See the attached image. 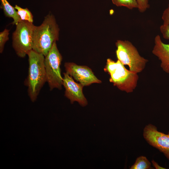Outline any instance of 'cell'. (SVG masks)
Segmentation results:
<instances>
[{"label":"cell","instance_id":"1","mask_svg":"<svg viewBox=\"0 0 169 169\" xmlns=\"http://www.w3.org/2000/svg\"><path fill=\"white\" fill-rule=\"evenodd\" d=\"M59 32L54 16L49 13L40 25L34 26L33 50L45 56L54 43L59 40Z\"/></svg>","mask_w":169,"mask_h":169},{"label":"cell","instance_id":"2","mask_svg":"<svg viewBox=\"0 0 169 169\" xmlns=\"http://www.w3.org/2000/svg\"><path fill=\"white\" fill-rule=\"evenodd\" d=\"M28 70L26 84L29 97L33 102L36 101L40 91L46 82L44 66L45 56L33 50L27 54Z\"/></svg>","mask_w":169,"mask_h":169},{"label":"cell","instance_id":"3","mask_svg":"<svg viewBox=\"0 0 169 169\" xmlns=\"http://www.w3.org/2000/svg\"><path fill=\"white\" fill-rule=\"evenodd\" d=\"M120 61L107 59L104 70L110 75L109 81L119 90L127 93L132 92L137 86L139 76L126 69Z\"/></svg>","mask_w":169,"mask_h":169},{"label":"cell","instance_id":"4","mask_svg":"<svg viewBox=\"0 0 169 169\" xmlns=\"http://www.w3.org/2000/svg\"><path fill=\"white\" fill-rule=\"evenodd\" d=\"M115 51L117 59L128 66L131 71L138 74L145 69L148 60L140 55L136 48L128 40H117Z\"/></svg>","mask_w":169,"mask_h":169},{"label":"cell","instance_id":"5","mask_svg":"<svg viewBox=\"0 0 169 169\" xmlns=\"http://www.w3.org/2000/svg\"><path fill=\"white\" fill-rule=\"evenodd\" d=\"M16 26L12 34V46L16 54L23 58L33 49L35 25L27 21H21Z\"/></svg>","mask_w":169,"mask_h":169},{"label":"cell","instance_id":"6","mask_svg":"<svg viewBox=\"0 0 169 169\" xmlns=\"http://www.w3.org/2000/svg\"><path fill=\"white\" fill-rule=\"evenodd\" d=\"M62 60V57L55 42L44 59L46 82L51 90L55 88L61 89L63 85L60 67Z\"/></svg>","mask_w":169,"mask_h":169},{"label":"cell","instance_id":"7","mask_svg":"<svg viewBox=\"0 0 169 169\" xmlns=\"http://www.w3.org/2000/svg\"><path fill=\"white\" fill-rule=\"evenodd\" d=\"M143 136L150 145L162 152L169 160V134L159 131L155 126L149 124L144 128Z\"/></svg>","mask_w":169,"mask_h":169},{"label":"cell","instance_id":"8","mask_svg":"<svg viewBox=\"0 0 169 169\" xmlns=\"http://www.w3.org/2000/svg\"><path fill=\"white\" fill-rule=\"evenodd\" d=\"M64 66L66 72L84 86L101 83L88 66L79 65L73 62H66Z\"/></svg>","mask_w":169,"mask_h":169},{"label":"cell","instance_id":"9","mask_svg":"<svg viewBox=\"0 0 169 169\" xmlns=\"http://www.w3.org/2000/svg\"><path fill=\"white\" fill-rule=\"evenodd\" d=\"M63 74V85L65 89L64 96L70 100L71 104L77 101L83 107L87 105L88 101L83 92L84 86L75 82L67 73Z\"/></svg>","mask_w":169,"mask_h":169},{"label":"cell","instance_id":"10","mask_svg":"<svg viewBox=\"0 0 169 169\" xmlns=\"http://www.w3.org/2000/svg\"><path fill=\"white\" fill-rule=\"evenodd\" d=\"M154 43L152 53L160 60L162 70L169 74V44L164 43L159 35L155 36Z\"/></svg>","mask_w":169,"mask_h":169},{"label":"cell","instance_id":"11","mask_svg":"<svg viewBox=\"0 0 169 169\" xmlns=\"http://www.w3.org/2000/svg\"><path fill=\"white\" fill-rule=\"evenodd\" d=\"M1 4L0 8L3 11L5 15L13 19L12 24L16 25L21 21L19 16L18 14L14 7L11 6L7 0H0Z\"/></svg>","mask_w":169,"mask_h":169},{"label":"cell","instance_id":"12","mask_svg":"<svg viewBox=\"0 0 169 169\" xmlns=\"http://www.w3.org/2000/svg\"><path fill=\"white\" fill-rule=\"evenodd\" d=\"M151 164L146 157L141 156L137 158L130 169H148L151 167Z\"/></svg>","mask_w":169,"mask_h":169},{"label":"cell","instance_id":"13","mask_svg":"<svg viewBox=\"0 0 169 169\" xmlns=\"http://www.w3.org/2000/svg\"><path fill=\"white\" fill-rule=\"evenodd\" d=\"M14 8L21 21H26L30 23H33V16L28 8H23L17 5H15Z\"/></svg>","mask_w":169,"mask_h":169},{"label":"cell","instance_id":"14","mask_svg":"<svg viewBox=\"0 0 169 169\" xmlns=\"http://www.w3.org/2000/svg\"><path fill=\"white\" fill-rule=\"evenodd\" d=\"M112 2L117 7H124L129 9L138 8L136 0H112Z\"/></svg>","mask_w":169,"mask_h":169},{"label":"cell","instance_id":"15","mask_svg":"<svg viewBox=\"0 0 169 169\" xmlns=\"http://www.w3.org/2000/svg\"><path fill=\"white\" fill-rule=\"evenodd\" d=\"M9 30L5 28L0 33V53L3 52L6 43L9 40Z\"/></svg>","mask_w":169,"mask_h":169},{"label":"cell","instance_id":"16","mask_svg":"<svg viewBox=\"0 0 169 169\" xmlns=\"http://www.w3.org/2000/svg\"><path fill=\"white\" fill-rule=\"evenodd\" d=\"M138 4V8L139 11L141 13L145 12L149 8L150 5L149 0H136Z\"/></svg>","mask_w":169,"mask_h":169},{"label":"cell","instance_id":"17","mask_svg":"<svg viewBox=\"0 0 169 169\" xmlns=\"http://www.w3.org/2000/svg\"><path fill=\"white\" fill-rule=\"evenodd\" d=\"M160 30L163 38L169 40V25L163 24L160 27Z\"/></svg>","mask_w":169,"mask_h":169},{"label":"cell","instance_id":"18","mask_svg":"<svg viewBox=\"0 0 169 169\" xmlns=\"http://www.w3.org/2000/svg\"><path fill=\"white\" fill-rule=\"evenodd\" d=\"M163 24L169 25V4L168 7L163 11L161 16Z\"/></svg>","mask_w":169,"mask_h":169},{"label":"cell","instance_id":"19","mask_svg":"<svg viewBox=\"0 0 169 169\" xmlns=\"http://www.w3.org/2000/svg\"><path fill=\"white\" fill-rule=\"evenodd\" d=\"M152 162L153 163V166H155L156 169H165L163 167L160 166L158 164L154 161H152Z\"/></svg>","mask_w":169,"mask_h":169},{"label":"cell","instance_id":"20","mask_svg":"<svg viewBox=\"0 0 169 169\" xmlns=\"http://www.w3.org/2000/svg\"><path fill=\"white\" fill-rule=\"evenodd\" d=\"M168 133L169 134V132H168Z\"/></svg>","mask_w":169,"mask_h":169}]
</instances>
